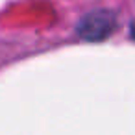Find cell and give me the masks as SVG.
<instances>
[{"label":"cell","mask_w":135,"mask_h":135,"mask_svg":"<svg viewBox=\"0 0 135 135\" xmlns=\"http://www.w3.org/2000/svg\"><path fill=\"white\" fill-rule=\"evenodd\" d=\"M117 30V15L111 9H93L87 11L76 24V33L83 41L98 43Z\"/></svg>","instance_id":"6da1fadb"},{"label":"cell","mask_w":135,"mask_h":135,"mask_svg":"<svg viewBox=\"0 0 135 135\" xmlns=\"http://www.w3.org/2000/svg\"><path fill=\"white\" fill-rule=\"evenodd\" d=\"M129 35H131V39H135V19L129 22Z\"/></svg>","instance_id":"7a4b0ae2"}]
</instances>
